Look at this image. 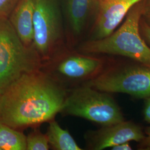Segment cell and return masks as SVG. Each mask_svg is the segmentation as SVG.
<instances>
[{
    "instance_id": "20",
    "label": "cell",
    "mask_w": 150,
    "mask_h": 150,
    "mask_svg": "<svg viewBox=\"0 0 150 150\" xmlns=\"http://www.w3.org/2000/svg\"><path fill=\"white\" fill-rule=\"evenodd\" d=\"M111 150H132V147L129 144V142H126L122 143L113 146L112 147H111Z\"/></svg>"
},
{
    "instance_id": "17",
    "label": "cell",
    "mask_w": 150,
    "mask_h": 150,
    "mask_svg": "<svg viewBox=\"0 0 150 150\" xmlns=\"http://www.w3.org/2000/svg\"><path fill=\"white\" fill-rule=\"evenodd\" d=\"M142 19L150 27V0H144Z\"/></svg>"
},
{
    "instance_id": "6",
    "label": "cell",
    "mask_w": 150,
    "mask_h": 150,
    "mask_svg": "<svg viewBox=\"0 0 150 150\" xmlns=\"http://www.w3.org/2000/svg\"><path fill=\"white\" fill-rule=\"evenodd\" d=\"M62 33L59 0H34L32 47L42 62L51 59Z\"/></svg>"
},
{
    "instance_id": "14",
    "label": "cell",
    "mask_w": 150,
    "mask_h": 150,
    "mask_svg": "<svg viewBox=\"0 0 150 150\" xmlns=\"http://www.w3.org/2000/svg\"><path fill=\"white\" fill-rule=\"evenodd\" d=\"M50 148L46 134L35 129L26 136V150H48Z\"/></svg>"
},
{
    "instance_id": "21",
    "label": "cell",
    "mask_w": 150,
    "mask_h": 150,
    "mask_svg": "<svg viewBox=\"0 0 150 150\" xmlns=\"http://www.w3.org/2000/svg\"><path fill=\"white\" fill-rule=\"evenodd\" d=\"M1 98H2V94L0 93V111H1Z\"/></svg>"
},
{
    "instance_id": "13",
    "label": "cell",
    "mask_w": 150,
    "mask_h": 150,
    "mask_svg": "<svg viewBox=\"0 0 150 150\" xmlns=\"http://www.w3.org/2000/svg\"><path fill=\"white\" fill-rule=\"evenodd\" d=\"M0 150H26V136L0 121Z\"/></svg>"
},
{
    "instance_id": "8",
    "label": "cell",
    "mask_w": 150,
    "mask_h": 150,
    "mask_svg": "<svg viewBox=\"0 0 150 150\" xmlns=\"http://www.w3.org/2000/svg\"><path fill=\"white\" fill-rule=\"evenodd\" d=\"M86 139L88 148L93 150H102L111 148L116 145L134 141L142 142L145 134L139 126L125 120L118 122L102 126L95 131H89Z\"/></svg>"
},
{
    "instance_id": "12",
    "label": "cell",
    "mask_w": 150,
    "mask_h": 150,
    "mask_svg": "<svg viewBox=\"0 0 150 150\" xmlns=\"http://www.w3.org/2000/svg\"><path fill=\"white\" fill-rule=\"evenodd\" d=\"M46 135L49 145L54 150H82L70 132L62 129L54 119L49 121Z\"/></svg>"
},
{
    "instance_id": "7",
    "label": "cell",
    "mask_w": 150,
    "mask_h": 150,
    "mask_svg": "<svg viewBox=\"0 0 150 150\" xmlns=\"http://www.w3.org/2000/svg\"><path fill=\"white\" fill-rule=\"evenodd\" d=\"M104 62L97 57L80 54H71L50 62L48 73L54 79L64 80H89L103 70Z\"/></svg>"
},
{
    "instance_id": "1",
    "label": "cell",
    "mask_w": 150,
    "mask_h": 150,
    "mask_svg": "<svg viewBox=\"0 0 150 150\" xmlns=\"http://www.w3.org/2000/svg\"><path fill=\"white\" fill-rule=\"evenodd\" d=\"M66 95L41 69L25 74L2 94L0 121L17 130L50 121L61 112Z\"/></svg>"
},
{
    "instance_id": "10",
    "label": "cell",
    "mask_w": 150,
    "mask_h": 150,
    "mask_svg": "<svg viewBox=\"0 0 150 150\" xmlns=\"http://www.w3.org/2000/svg\"><path fill=\"white\" fill-rule=\"evenodd\" d=\"M34 0H18L8 19L23 44L32 47Z\"/></svg>"
},
{
    "instance_id": "16",
    "label": "cell",
    "mask_w": 150,
    "mask_h": 150,
    "mask_svg": "<svg viewBox=\"0 0 150 150\" xmlns=\"http://www.w3.org/2000/svg\"><path fill=\"white\" fill-rule=\"evenodd\" d=\"M139 30L144 39L150 45V27L142 18L139 23Z\"/></svg>"
},
{
    "instance_id": "11",
    "label": "cell",
    "mask_w": 150,
    "mask_h": 150,
    "mask_svg": "<svg viewBox=\"0 0 150 150\" xmlns=\"http://www.w3.org/2000/svg\"><path fill=\"white\" fill-rule=\"evenodd\" d=\"M95 0H67V10L70 28L75 35L83 30L86 20Z\"/></svg>"
},
{
    "instance_id": "3",
    "label": "cell",
    "mask_w": 150,
    "mask_h": 150,
    "mask_svg": "<svg viewBox=\"0 0 150 150\" xmlns=\"http://www.w3.org/2000/svg\"><path fill=\"white\" fill-rule=\"evenodd\" d=\"M42 66L34 49L22 42L9 20L0 18V93H4L22 75Z\"/></svg>"
},
{
    "instance_id": "4",
    "label": "cell",
    "mask_w": 150,
    "mask_h": 150,
    "mask_svg": "<svg viewBox=\"0 0 150 150\" xmlns=\"http://www.w3.org/2000/svg\"><path fill=\"white\" fill-rule=\"evenodd\" d=\"M60 112L85 118L102 126L125 120L118 105L108 93L84 84L67 93Z\"/></svg>"
},
{
    "instance_id": "9",
    "label": "cell",
    "mask_w": 150,
    "mask_h": 150,
    "mask_svg": "<svg viewBox=\"0 0 150 150\" xmlns=\"http://www.w3.org/2000/svg\"><path fill=\"white\" fill-rule=\"evenodd\" d=\"M142 0H95L96 18L90 40H100L111 35L122 21L129 10Z\"/></svg>"
},
{
    "instance_id": "2",
    "label": "cell",
    "mask_w": 150,
    "mask_h": 150,
    "mask_svg": "<svg viewBox=\"0 0 150 150\" xmlns=\"http://www.w3.org/2000/svg\"><path fill=\"white\" fill-rule=\"evenodd\" d=\"M144 5V0L135 4L117 30L106 38L87 41L81 46L80 51L122 56L150 69V47L141 37L139 30Z\"/></svg>"
},
{
    "instance_id": "19",
    "label": "cell",
    "mask_w": 150,
    "mask_h": 150,
    "mask_svg": "<svg viewBox=\"0 0 150 150\" xmlns=\"http://www.w3.org/2000/svg\"><path fill=\"white\" fill-rule=\"evenodd\" d=\"M146 136L144 139L142 141V145L146 148L150 149V126L148 127L145 130Z\"/></svg>"
},
{
    "instance_id": "5",
    "label": "cell",
    "mask_w": 150,
    "mask_h": 150,
    "mask_svg": "<svg viewBox=\"0 0 150 150\" xmlns=\"http://www.w3.org/2000/svg\"><path fill=\"white\" fill-rule=\"evenodd\" d=\"M83 84L108 93H123L147 98L150 97V69L139 64L116 65L103 69Z\"/></svg>"
},
{
    "instance_id": "15",
    "label": "cell",
    "mask_w": 150,
    "mask_h": 150,
    "mask_svg": "<svg viewBox=\"0 0 150 150\" xmlns=\"http://www.w3.org/2000/svg\"><path fill=\"white\" fill-rule=\"evenodd\" d=\"M18 1V0H0V18H7Z\"/></svg>"
},
{
    "instance_id": "18",
    "label": "cell",
    "mask_w": 150,
    "mask_h": 150,
    "mask_svg": "<svg viewBox=\"0 0 150 150\" xmlns=\"http://www.w3.org/2000/svg\"><path fill=\"white\" fill-rule=\"evenodd\" d=\"M146 99V100L144 108V118L145 121L150 124V97Z\"/></svg>"
}]
</instances>
